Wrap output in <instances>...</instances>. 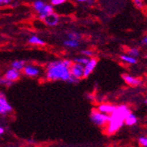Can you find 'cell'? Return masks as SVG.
Segmentation results:
<instances>
[{"label": "cell", "instance_id": "6da1fadb", "mask_svg": "<svg viewBox=\"0 0 147 147\" xmlns=\"http://www.w3.org/2000/svg\"><path fill=\"white\" fill-rule=\"evenodd\" d=\"M72 63L73 62L69 59L50 62L46 68V78L51 81L61 80L70 82L71 79L70 68Z\"/></svg>", "mask_w": 147, "mask_h": 147}, {"label": "cell", "instance_id": "7a4b0ae2", "mask_svg": "<svg viewBox=\"0 0 147 147\" xmlns=\"http://www.w3.org/2000/svg\"><path fill=\"white\" fill-rule=\"evenodd\" d=\"M130 112L131 111L127 105L116 106L114 113L109 115L108 124L103 129L104 132L109 136L115 134L123 126L124 119Z\"/></svg>", "mask_w": 147, "mask_h": 147}, {"label": "cell", "instance_id": "3957f363", "mask_svg": "<svg viewBox=\"0 0 147 147\" xmlns=\"http://www.w3.org/2000/svg\"><path fill=\"white\" fill-rule=\"evenodd\" d=\"M109 119V115L100 113L96 109H92V111L90 113L91 122L94 125H96L97 127H100V128H102V129H104L106 127V125L108 124Z\"/></svg>", "mask_w": 147, "mask_h": 147}, {"label": "cell", "instance_id": "277c9868", "mask_svg": "<svg viewBox=\"0 0 147 147\" xmlns=\"http://www.w3.org/2000/svg\"><path fill=\"white\" fill-rule=\"evenodd\" d=\"M33 7L34 11L39 14V16L47 15V14H49V13L54 12V7L50 4H46L45 2L40 1V0L34 2Z\"/></svg>", "mask_w": 147, "mask_h": 147}, {"label": "cell", "instance_id": "5b68a950", "mask_svg": "<svg viewBox=\"0 0 147 147\" xmlns=\"http://www.w3.org/2000/svg\"><path fill=\"white\" fill-rule=\"evenodd\" d=\"M70 71L71 78L78 80V81L84 78V66L81 64L72 63L70 68Z\"/></svg>", "mask_w": 147, "mask_h": 147}, {"label": "cell", "instance_id": "8992f818", "mask_svg": "<svg viewBox=\"0 0 147 147\" xmlns=\"http://www.w3.org/2000/svg\"><path fill=\"white\" fill-rule=\"evenodd\" d=\"M12 112V107L8 102L4 92H0V115H5Z\"/></svg>", "mask_w": 147, "mask_h": 147}, {"label": "cell", "instance_id": "52a82bcc", "mask_svg": "<svg viewBox=\"0 0 147 147\" xmlns=\"http://www.w3.org/2000/svg\"><path fill=\"white\" fill-rule=\"evenodd\" d=\"M39 18L49 26H56L59 23V16L56 12H52L47 15L39 16Z\"/></svg>", "mask_w": 147, "mask_h": 147}, {"label": "cell", "instance_id": "ba28073f", "mask_svg": "<svg viewBox=\"0 0 147 147\" xmlns=\"http://www.w3.org/2000/svg\"><path fill=\"white\" fill-rule=\"evenodd\" d=\"M115 108H116V106L110 102H101L97 106L96 109L98 111H100V113L109 116L110 115H112L114 113Z\"/></svg>", "mask_w": 147, "mask_h": 147}, {"label": "cell", "instance_id": "9c48e42d", "mask_svg": "<svg viewBox=\"0 0 147 147\" xmlns=\"http://www.w3.org/2000/svg\"><path fill=\"white\" fill-rule=\"evenodd\" d=\"M122 78L126 85H128L131 87H137L142 84L141 80L138 77H135L129 73H123L122 75Z\"/></svg>", "mask_w": 147, "mask_h": 147}, {"label": "cell", "instance_id": "30bf717a", "mask_svg": "<svg viewBox=\"0 0 147 147\" xmlns=\"http://www.w3.org/2000/svg\"><path fill=\"white\" fill-rule=\"evenodd\" d=\"M98 60L95 57L90 58L87 62V63L84 66V78L89 77L97 67Z\"/></svg>", "mask_w": 147, "mask_h": 147}, {"label": "cell", "instance_id": "8fae6325", "mask_svg": "<svg viewBox=\"0 0 147 147\" xmlns=\"http://www.w3.org/2000/svg\"><path fill=\"white\" fill-rule=\"evenodd\" d=\"M23 73L26 76V77H30V78H35V77H38L41 73V71L38 67L34 65H30V64H28L26 65L24 69H23Z\"/></svg>", "mask_w": 147, "mask_h": 147}, {"label": "cell", "instance_id": "7c38bea8", "mask_svg": "<svg viewBox=\"0 0 147 147\" xmlns=\"http://www.w3.org/2000/svg\"><path fill=\"white\" fill-rule=\"evenodd\" d=\"M4 77L8 80V81L13 83L14 81H16V80H18L20 77V71H18L17 70L15 69H9L5 71Z\"/></svg>", "mask_w": 147, "mask_h": 147}, {"label": "cell", "instance_id": "4fadbf2b", "mask_svg": "<svg viewBox=\"0 0 147 147\" xmlns=\"http://www.w3.org/2000/svg\"><path fill=\"white\" fill-rule=\"evenodd\" d=\"M120 60L121 62L124 64H127V65H134V64H137L138 63V59L135 58V57H130L129 55L126 54H122L120 56Z\"/></svg>", "mask_w": 147, "mask_h": 147}, {"label": "cell", "instance_id": "5bb4252c", "mask_svg": "<svg viewBox=\"0 0 147 147\" xmlns=\"http://www.w3.org/2000/svg\"><path fill=\"white\" fill-rule=\"evenodd\" d=\"M138 116L135 114L131 113V112L124 119V124L127 125V126H134V125H136L138 123Z\"/></svg>", "mask_w": 147, "mask_h": 147}, {"label": "cell", "instance_id": "9a60e30c", "mask_svg": "<svg viewBox=\"0 0 147 147\" xmlns=\"http://www.w3.org/2000/svg\"><path fill=\"white\" fill-rule=\"evenodd\" d=\"M126 54H128L130 57H135V58L138 59V57L140 56V49L138 48H137V47H131V48H129L127 49Z\"/></svg>", "mask_w": 147, "mask_h": 147}, {"label": "cell", "instance_id": "2e32d148", "mask_svg": "<svg viewBox=\"0 0 147 147\" xmlns=\"http://www.w3.org/2000/svg\"><path fill=\"white\" fill-rule=\"evenodd\" d=\"M28 42H29V43H31L33 45H37V46H43L45 44L42 39L39 38L38 36H35V35L31 36L28 40Z\"/></svg>", "mask_w": 147, "mask_h": 147}, {"label": "cell", "instance_id": "e0dca14e", "mask_svg": "<svg viewBox=\"0 0 147 147\" xmlns=\"http://www.w3.org/2000/svg\"><path fill=\"white\" fill-rule=\"evenodd\" d=\"M63 45L67 48H70V49H77L78 47H79V42L74 41V40H71V39H67L64 41Z\"/></svg>", "mask_w": 147, "mask_h": 147}, {"label": "cell", "instance_id": "ac0fdd59", "mask_svg": "<svg viewBox=\"0 0 147 147\" xmlns=\"http://www.w3.org/2000/svg\"><path fill=\"white\" fill-rule=\"evenodd\" d=\"M25 66H26L25 62H24V61H21V60L14 61V62H13V63H11V68H12V69L17 70L18 71H23V69H24Z\"/></svg>", "mask_w": 147, "mask_h": 147}, {"label": "cell", "instance_id": "d6986e66", "mask_svg": "<svg viewBox=\"0 0 147 147\" xmlns=\"http://www.w3.org/2000/svg\"><path fill=\"white\" fill-rule=\"evenodd\" d=\"M89 59H90V58H86V57H83V56H79V57H75L74 60H73L72 62L75 63H78V64H81V65L85 66V65L87 63V62H88Z\"/></svg>", "mask_w": 147, "mask_h": 147}, {"label": "cell", "instance_id": "ffe728a7", "mask_svg": "<svg viewBox=\"0 0 147 147\" xmlns=\"http://www.w3.org/2000/svg\"><path fill=\"white\" fill-rule=\"evenodd\" d=\"M133 5L138 10L144 11L145 9V1H143V0H134L133 1Z\"/></svg>", "mask_w": 147, "mask_h": 147}, {"label": "cell", "instance_id": "44dd1931", "mask_svg": "<svg viewBox=\"0 0 147 147\" xmlns=\"http://www.w3.org/2000/svg\"><path fill=\"white\" fill-rule=\"evenodd\" d=\"M80 54H81V56H83V57H85L86 58H92L93 56H94V52H93L92 49H86L81 50Z\"/></svg>", "mask_w": 147, "mask_h": 147}, {"label": "cell", "instance_id": "7402d4cb", "mask_svg": "<svg viewBox=\"0 0 147 147\" xmlns=\"http://www.w3.org/2000/svg\"><path fill=\"white\" fill-rule=\"evenodd\" d=\"M68 39H71V40H74V41H78L81 39V35H80L79 33L78 32H75V31H71L68 34Z\"/></svg>", "mask_w": 147, "mask_h": 147}, {"label": "cell", "instance_id": "603a6c76", "mask_svg": "<svg viewBox=\"0 0 147 147\" xmlns=\"http://www.w3.org/2000/svg\"><path fill=\"white\" fill-rule=\"evenodd\" d=\"M138 142V144L140 147H147V136L139 137Z\"/></svg>", "mask_w": 147, "mask_h": 147}, {"label": "cell", "instance_id": "cb8c5ba5", "mask_svg": "<svg viewBox=\"0 0 147 147\" xmlns=\"http://www.w3.org/2000/svg\"><path fill=\"white\" fill-rule=\"evenodd\" d=\"M12 84H13V83L8 81V80H7L4 76H1V77H0V86L8 87V86H11Z\"/></svg>", "mask_w": 147, "mask_h": 147}, {"label": "cell", "instance_id": "d4e9b609", "mask_svg": "<svg viewBox=\"0 0 147 147\" xmlns=\"http://www.w3.org/2000/svg\"><path fill=\"white\" fill-rule=\"evenodd\" d=\"M66 2L64 0H51L50 1V5L54 7V6H58V5H63L65 4Z\"/></svg>", "mask_w": 147, "mask_h": 147}, {"label": "cell", "instance_id": "484cf974", "mask_svg": "<svg viewBox=\"0 0 147 147\" xmlns=\"http://www.w3.org/2000/svg\"><path fill=\"white\" fill-rule=\"evenodd\" d=\"M141 42H142V44H143L144 46L147 47V34H145V35L143 37V39H142Z\"/></svg>", "mask_w": 147, "mask_h": 147}, {"label": "cell", "instance_id": "4316f807", "mask_svg": "<svg viewBox=\"0 0 147 147\" xmlns=\"http://www.w3.org/2000/svg\"><path fill=\"white\" fill-rule=\"evenodd\" d=\"M9 3H11L9 0H0V5H7Z\"/></svg>", "mask_w": 147, "mask_h": 147}, {"label": "cell", "instance_id": "83f0119b", "mask_svg": "<svg viewBox=\"0 0 147 147\" xmlns=\"http://www.w3.org/2000/svg\"><path fill=\"white\" fill-rule=\"evenodd\" d=\"M4 132H5V129H4L2 126H0V136L3 135V134H4Z\"/></svg>", "mask_w": 147, "mask_h": 147}, {"label": "cell", "instance_id": "f1b7e54d", "mask_svg": "<svg viewBox=\"0 0 147 147\" xmlns=\"http://www.w3.org/2000/svg\"><path fill=\"white\" fill-rule=\"evenodd\" d=\"M87 96H88L87 98H88V99H90L91 100H93V95H91V94H89V95H87Z\"/></svg>", "mask_w": 147, "mask_h": 147}, {"label": "cell", "instance_id": "f546056e", "mask_svg": "<svg viewBox=\"0 0 147 147\" xmlns=\"http://www.w3.org/2000/svg\"><path fill=\"white\" fill-rule=\"evenodd\" d=\"M144 11L147 12V1H145V9H144Z\"/></svg>", "mask_w": 147, "mask_h": 147}, {"label": "cell", "instance_id": "4dcf8cb0", "mask_svg": "<svg viewBox=\"0 0 147 147\" xmlns=\"http://www.w3.org/2000/svg\"><path fill=\"white\" fill-rule=\"evenodd\" d=\"M144 104H145V105L147 106V98H146V99L144 100Z\"/></svg>", "mask_w": 147, "mask_h": 147}]
</instances>
